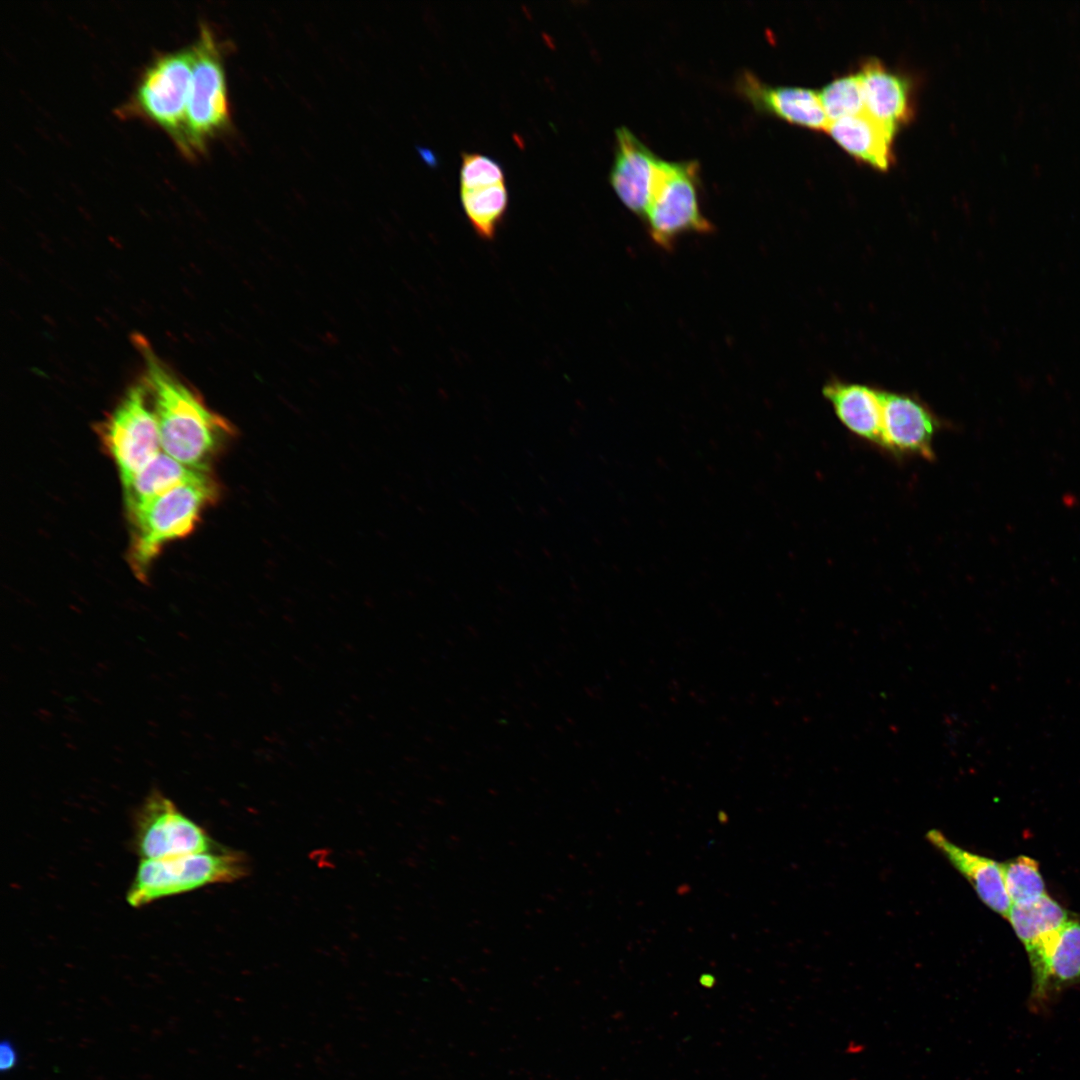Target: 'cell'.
Instances as JSON below:
<instances>
[{
    "instance_id": "cell-1",
    "label": "cell",
    "mask_w": 1080,
    "mask_h": 1080,
    "mask_svg": "<svg viewBox=\"0 0 1080 1080\" xmlns=\"http://www.w3.org/2000/svg\"><path fill=\"white\" fill-rule=\"evenodd\" d=\"M136 344L145 360L144 383L156 415L161 450L188 467L208 471L231 434L230 425L176 378L144 339L137 336Z\"/></svg>"
},
{
    "instance_id": "cell-2",
    "label": "cell",
    "mask_w": 1080,
    "mask_h": 1080,
    "mask_svg": "<svg viewBox=\"0 0 1080 1080\" xmlns=\"http://www.w3.org/2000/svg\"><path fill=\"white\" fill-rule=\"evenodd\" d=\"M216 491L214 481L205 473L129 514L134 529L129 560L139 579H146L151 561L166 543L193 530Z\"/></svg>"
},
{
    "instance_id": "cell-3",
    "label": "cell",
    "mask_w": 1080,
    "mask_h": 1080,
    "mask_svg": "<svg viewBox=\"0 0 1080 1080\" xmlns=\"http://www.w3.org/2000/svg\"><path fill=\"white\" fill-rule=\"evenodd\" d=\"M247 862L238 852H201L161 860H142L127 892V902L141 907L157 899L206 885L238 880Z\"/></svg>"
},
{
    "instance_id": "cell-4",
    "label": "cell",
    "mask_w": 1080,
    "mask_h": 1080,
    "mask_svg": "<svg viewBox=\"0 0 1080 1080\" xmlns=\"http://www.w3.org/2000/svg\"><path fill=\"white\" fill-rule=\"evenodd\" d=\"M190 48L192 76L183 153L192 156L229 126L230 113L222 56L209 27L201 26Z\"/></svg>"
},
{
    "instance_id": "cell-5",
    "label": "cell",
    "mask_w": 1080,
    "mask_h": 1080,
    "mask_svg": "<svg viewBox=\"0 0 1080 1080\" xmlns=\"http://www.w3.org/2000/svg\"><path fill=\"white\" fill-rule=\"evenodd\" d=\"M192 76L190 47L156 56L141 74L130 106L163 128L183 151Z\"/></svg>"
},
{
    "instance_id": "cell-6",
    "label": "cell",
    "mask_w": 1080,
    "mask_h": 1080,
    "mask_svg": "<svg viewBox=\"0 0 1080 1080\" xmlns=\"http://www.w3.org/2000/svg\"><path fill=\"white\" fill-rule=\"evenodd\" d=\"M697 172L698 163L693 160L661 162L644 217L650 236L663 249H671L686 233L712 230L699 206Z\"/></svg>"
},
{
    "instance_id": "cell-7",
    "label": "cell",
    "mask_w": 1080,
    "mask_h": 1080,
    "mask_svg": "<svg viewBox=\"0 0 1080 1080\" xmlns=\"http://www.w3.org/2000/svg\"><path fill=\"white\" fill-rule=\"evenodd\" d=\"M100 433L124 487L161 452L157 419L144 381L129 388Z\"/></svg>"
},
{
    "instance_id": "cell-8",
    "label": "cell",
    "mask_w": 1080,
    "mask_h": 1080,
    "mask_svg": "<svg viewBox=\"0 0 1080 1080\" xmlns=\"http://www.w3.org/2000/svg\"><path fill=\"white\" fill-rule=\"evenodd\" d=\"M134 847L142 860H161L211 851L207 832L185 816L159 790L153 789L138 807Z\"/></svg>"
},
{
    "instance_id": "cell-9",
    "label": "cell",
    "mask_w": 1080,
    "mask_h": 1080,
    "mask_svg": "<svg viewBox=\"0 0 1080 1080\" xmlns=\"http://www.w3.org/2000/svg\"><path fill=\"white\" fill-rule=\"evenodd\" d=\"M941 427L935 413L919 398L882 393V449L895 456L935 457L933 441Z\"/></svg>"
},
{
    "instance_id": "cell-10",
    "label": "cell",
    "mask_w": 1080,
    "mask_h": 1080,
    "mask_svg": "<svg viewBox=\"0 0 1080 1080\" xmlns=\"http://www.w3.org/2000/svg\"><path fill=\"white\" fill-rule=\"evenodd\" d=\"M1007 919L1028 954L1032 973L1031 991H1034L1044 979L1060 932L1070 919L1069 914L1056 900L1045 894L1033 901L1012 904Z\"/></svg>"
},
{
    "instance_id": "cell-11",
    "label": "cell",
    "mask_w": 1080,
    "mask_h": 1080,
    "mask_svg": "<svg viewBox=\"0 0 1080 1080\" xmlns=\"http://www.w3.org/2000/svg\"><path fill=\"white\" fill-rule=\"evenodd\" d=\"M662 159L625 126L616 129L610 183L624 205L645 216Z\"/></svg>"
},
{
    "instance_id": "cell-12",
    "label": "cell",
    "mask_w": 1080,
    "mask_h": 1080,
    "mask_svg": "<svg viewBox=\"0 0 1080 1080\" xmlns=\"http://www.w3.org/2000/svg\"><path fill=\"white\" fill-rule=\"evenodd\" d=\"M737 89L758 110L774 114L791 123L823 130H826L830 123L818 92L812 89L772 86L762 82L749 71L739 75Z\"/></svg>"
},
{
    "instance_id": "cell-13",
    "label": "cell",
    "mask_w": 1080,
    "mask_h": 1080,
    "mask_svg": "<svg viewBox=\"0 0 1080 1080\" xmlns=\"http://www.w3.org/2000/svg\"><path fill=\"white\" fill-rule=\"evenodd\" d=\"M882 393L871 385L831 379L823 387L840 422L855 436L882 447Z\"/></svg>"
},
{
    "instance_id": "cell-14",
    "label": "cell",
    "mask_w": 1080,
    "mask_h": 1080,
    "mask_svg": "<svg viewBox=\"0 0 1080 1080\" xmlns=\"http://www.w3.org/2000/svg\"><path fill=\"white\" fill-rule=\"evenodd\" d=\"M927 838L971 883L981 901L1007 919L1012 903L1005 889L1001 863L961 848L938 830H930Z\"/></svg>"
},
{
    "instance_id": "cell-15",
    "label": "cell",
    "mask_w": 1080,
    "mask_h": 1080,
    "mask_svg": "<svg viewBox=\"0 0 1080 1080\" xmlns=\"http://www.w3.org/2000/svg\"><path fill=\"white\" fill-rule=\"evenodd\" d=\"M848 153L875 168L885 170L891 161L895 129L866 111L831 121L826 129Z\"/></svg>"
},
{
    "instance_id": "cell-16",
    "label": "cell",
    "mask_w": 1080,
    "mask_h": 1080,
    "mask_svg": "<svg viewBox=\"0 0 1080 1080\" xmlns=\"http://www.w3.org/2000/svg\"><path fill=\"white\" fill-rule=\"evenodd\" d=\"M859 75L866 112L896 130L910 113L908 82L873 59L863 65Z\"/></svg>"
},
{
    "instance_id": "cell-17",
    "label": "cell",
    "mask_w": 1080,
    "mask_h": 1080,
    "mask_svg": "<svg viewBox=\"0 0 1080 1080\" xmlns=\"http://www.w3.org/2000/svg\"><path fill=\"white\" fill-rule=\"evenodd\" d=\"M1080 984V920L1070 918L1062 928L1041 985L1030 992L1029 1007L1041 1012L1065 988Z\"/></svg>"
},
{
    "instance_id": "cell-18",
    "label": "cell",
    "mask_w": 1080,
    "mask_h": 1080,
    "mask_svg": "<svg viewBox=\"0 0 1080 1080\" xmlns=\"http://www.w3.org/2000/svg\"><path fill=\"white\" fill-rule=\"evenodd\" d=\"M208 471L188 467L160 452L126 486L125 502L130 513L172 489L193 481Z\"/></svg>"
},
{
    "instance_id": "cell-19",
    "label": "cell",
    "mask_w": 1080,
    "mask_h": 1080,
    "mask_svg": "<svg viewBox=\"0 0 1080 1080\" xmlns=\"http://www.w3.org/2000/svg\"><path fill=\"white\" fill-rule=\"evenodd\" d=\"M464 213L479 238L491 241L506 214L509 202L505 182L475 189H461Z\"/></svg>"
},
{
    "instance_id": "cell-20",
    "label": "cell",
    "mask_w": 1080,
    "mask_h": 1080,
    "mask_svg": "<svg viewBox=\"0 0 1080 1080\" xmlns=\"http://www.w3.org/2000/svg\"><path fill=\"white\" fill-rule=\"evenodd\" d=\"M1002 865L1006 892L1012 904H1021L1047 894L1039 864L1028 856L1012 858Z\"/></svg>"
},
{
    "instance_id": "cell-21",
    "label": "cell",
    "mask_w": 1080,
    "mask_h": 1080,
    "mask_svg": "<svg viewBox=\"0 0 1080 1080\" xmlns=\"http://www.w3.org/2000/svg\"><path fill=\"white\" fill-rule=\"evenodd\" d=\"M818 94L830 122L866 111L859 73L835 79Z\"/></svg>"
},
{
    "instance_id": "cell-22",
    "label": "cell",
    "mask_w": 1080,
    "mask_h": 1080,
    "mask_svg": "<svg viewBox=\"0 0 1080 1080\" xmlns=\"http://www.w3.org/2000/svg\"><path fill=\"white\" fill-rule=\"evenodd\" d=\"M459 173L460 190L475 189L505 182L502 166L495 159L479 153H462Z\"/></svg>"
},
{
    "instance_id": "cell-23",
    "label": "cell",
    "mask_w": 1080,
    "mask_h": 1080,
    "mask_svg": "<svg viewBox=\"0 0 1080 1080\" xmlns=\"http://www.w3.org/2000/svg\"><path fill=\"white\" fill-rule=\"evenodd\" d=\"M18 1063V1053L14 1044L9 1039H3L0 1044V1070L2 1073L15 1068Z\"/></svg>"
}]
</instances>
